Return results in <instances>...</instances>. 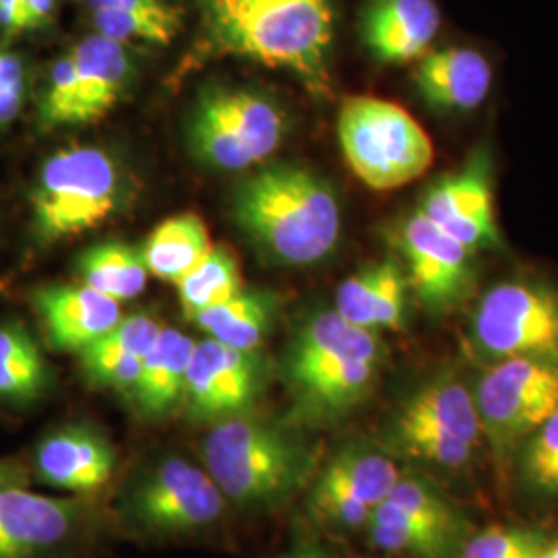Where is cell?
Segmentation results:
<instances>
[{"label":"cell","mask_w":558,"mask_h":558,"mask_svg":"<svg viewBox=\"0 0 558 558\" xmlns=\"http://www.w3.org/2000/svg\"><path fill=\"white\" fill-rule=\"evenodd\" d=\"M207 40L221 54L283 69L329 92L336 0H209Z\"/></svg>","instance_id":"1"},{"label":"cell","mask_w":558,"mask_h":558,"mask_svg":"<svg viewBox=\"0 0 558 558\" xmlns=\"http://www.w3.org/2000/svg\"><path fill=\"white\" fill-rule=\"evenodd\" d=\"M383 359L380 333L360 329L336 311L304 320L286 356L294 422L327 426L345 418L371 396Z\"/></svg>","instance_id":"2"},{"label":"cell","mask_w":558,"mask_h":558,"mask_svg":"<svg viewBox=\"0 0 558 558\" xmlns=\"http://www.w3.org/2000/svg\"><path fill=\"white\" fill-rule=\"evenodd\" d=\"M234 216L260 246L286 265H313L338 246L341 207L333 189L300 166H271L244 180Z\"/></svg>","instance_id":"3"},{"label":"cell","mask_w":558,"mask_h":558,"mask_svg":"<svg viewBox=\"0 0 558 558\" xmlns=\"http://www.w3.org/2000/svg\"><path fill=\"white\" fill-rule=\"evenodd\" d=\"M201 453L226 500L246 509L278 507L315 468L313 449L292 426L248 414L211 424Z\"/></svg>","instance_id":"4"},{"label":"cell","mask_w":558,"mask_h":558,"mask_svg":"<svg viewBox=\"0 0 558 558\" xmlns=\"http://www.w3.org/2000/svg\"><path fill=\"white\" fill-rule=\"evenodd\" d=\"M474 389L453 371H439L405 399L385 428L383 449L424 470L458 474L484 445Z\"/></svg>","instance_id":"5"},{"label":"cell","mask_w":558,"mask_h":558,"mask_svg":"<svg viewBox=\"0 0 558 558\" xmlns=\"http://www.w3.org/2000/svg\"><path fill=\"white\" fill-rule=\"evenodd\" d=\"M338 137L352 172L375 191L405 186L435 161V145L418 120L383 98L354 96L343 101Z\"/></svg>","instance_id":"6"},{"label":"cell","mask_w":558,"mask_h":558,"mask_svg":"<svg viewBox=\"0 0 558 558\" xmlns=\"http://www.w3.org/2000/svg\"><path fill=\"white\" fill-rule=\"evenodd\" d=\"M29 201L41 242L80 236L117 214L122 201L119 166L100 147L60 149L44 163Z\"/></svg>","instance_id":"7"},{"label":"cell","mask_w":558,"mask_h":558,"mask_svg":"<svg viewBox=\"0 0 558 558\" xmlns=\"http://www.w3.org/2000/svg\"><path fill=\"white\" fill-rule=\"evenodd\" d=\"M465 341L482 364L505 359L558 364V288L534 278L490 286L470 317Z\"/></svg>","instance_id":"8"},{"label":"cell","mask_w":558,"mask_h":558,"mask_svg":"<svg viewBox=\"0 0 558 558\" xmlns=\"http://www.w3.org/2000/svg\"><path fill=\"white\" fill-rule=\"evenodd\" d=\"M484 440L499 458L519 447L558 412V364L538 359H505L484 364L474 387Z\"/></svg>","instance_id":"9"},{"label":"cell","mask_w":558,"mask_h":558,"mask_svg":"<svg viewBox=\"0 0 558 558\" xmlns=\"http://www.w3.org/2000/svg\"><path fill=\"white\" fill-rule=\"evenodd\" d=\"M283 126V114L274 101L244 89H216L197 104L189 140L205 163L246 170L278 149Z\"/></svg>","instance_id":"10"},{"label":"cell","mask_w":558,"mask_h":558,"mask_svg":"<svg viewBox=\"0 0 558 558\" xmlns=\"http://www.w3.org/2000/svg\"><path fill=\"white\" fill-rule=\"evenodd\" d=\"M226 507L228 500L209 472L174 456L141 474L122 509L141 532L182 536L216 525Z\"/></svg>","instance_id":"11"},{"label":"cell","mask_w":558,"mask_h":558,"mask_svg":"<svg viewBox=\"0 0 558 558\" xmlns=\"http://www.w3.org/2000/svg\"><path fill=\"white\" fill-rule=\"evenodd\" d=\"M401 474L398 459L383 447L352 442L323 465L311 486L308 511L323 525L359 532Z\"/></svg>","instance_id":"12"},{"label":"cell","mask_w":558,"mask_h":558,"mask_svg":"<svg viewBox=\"0 0 558 558\" xmlns=\"http://www.w3.org/2000/svg\"><path fill=\"white\" fill-rule=\"evenodd\" d=\"M89 499L0 490V558H69L89 525Z\"/></svg>","instance_id":"13"},{"label":"cell","mask_w":558,"mask_h":558,"mask_svg":"<svg viewBox=\"0 0 558 558\" xmlns=\"http://www.w3.org/2000/svg\"><path fill=\"white\" fill-rule=\"evenodd\" d=\"M418 211L476 255L499 248L502 239L490 154L478 147L458 170L435 180L420 201Z\"/></svg>","instance_id":"14"},{"label":"cell","mask_w":558,"mask_h":558,"mask_svg":"<svg viewBox=\"0 0 558 558\" xmlns=\"http://www.w3.org/2000/svg\"><path fill=\"white\" fill-rule=\"evenodd\" d=\"M399 248L410 288L428 313L447 315L470 296L476 279V253L442 232L418 209L401 223Z\"/></svg>","instance_id":"15"},{"label":"cell","mask_w":558,"mask_h":558,"mask_svg":"<svg viewBox=\"0 0 558 558\" xmlns=\"http://www.w3.org/2000/svg\"><path fill=\"white\" fill-rule=\"evenodd\" d=\"M260 385L263 368L257 352H242L205 338L195 343L182 405L189 418L218 424L248 414Z\"/></svg>","instance_id":"16"},{"label":"cell","mask_w":558,"mask_h":558,"mask_svg":"<svg viewBox=\"0 0 558 558\" xmlns=\"http://www.w3.org/2000/svg\"><path fill=\"white\" fill-rule=\"evenodd\" d=\"M114 445L89 424H62L41 437L27 459L32 478L66 495L89 497L117 472Z\"/></svg>","instance_id":"17"},{"label":"cell","mask_w":558,"mask_h":558,"mask_svg":"<svg viewBox=\"0 0 558 558\" xmlns=\"http://www.w3.org/2000/svg\"><path fill=\"white\" fill-rule=\"evenodd\" d=\"M440 27L437 0H366L360 36L373 59L399 66L418 62L433 50Z\"/></svg>","instance_id":"18"},{"label":"cell","mask_w":558,"mask_h":558,"mask_svg":"<svg viewBox=\"0 0 558 558\" xmlns=\"http://www.w3.org/2000/svg\"><path fill=\"white\" fill-rule=\"evenodd\" d=\"M414 87L428 108L440 114L474 112L486 101L495 71L488 57L472 46H442L416 62Z\"/></svg>","instance_id":"19"},{"label":"cell","mask_w":558,"mask_h":558,"mask_svg":"<svg viewBox=\"0 0 558 558\" xmlns=\"http://www.w3.org/2000/svg\"><path fill=\"white\" fill-rule=\"evenodd\" d=\"M32 304L40 317L50 348L62 352L80 354L122 319L120 302L85 283L41 286L34 290Z\"/></svg>","instance_id":"20"},{"label":"cell","mask_w":558,"mask_h":558,"mask_svg":"<svg viewBox=\"0 0 558 558\" xmlns=\"http://www.w3.org/2000/svg\"><path fill=\"white\" fill-rule=\"evenodd\" d=\"M410 290V279L399 260H379L339 286L333 311L366 331H399L405 325Z\"/></svg>","instance_id":"21"},{"label":"cell","mask_w":558,"mask_h":558,"mask_svg":"<svg viewBox=\"0 0 558 558\" xmlns=\"http://www.w3.org/2000/svg\"><path fill=\"white\" fill-rule=\"evenodd\" d=\"M77 75V124L104 119L119 104L129 81L133 60L126 46L100 34H92L71 50Z\"/></svg>","instance_id":"22"},{"label":"cell","mask_w":558,"mask_h":558,"mask_svg":"<svg viewBox=\"0 0 558 558\" xmlns=\"http://www.w3.org/2000/svg\"><path fill=\"white\" fill-rule=\"evenodd\" d=\"M160 323L147 315H129L85 350H81V368L94 385L131 393L140 379L145 354L160 338Z\"/></svg>","instance_id":"23"},{"label":"cell","mask_w":558,"mask_h":558,"mask_svg":"<svg viewBox=\"0 0 558 558\" xmlns=\"http://www.w3.org/2000/svg\"><path fill=\"white\" fill-rule=\"evenodd\" d=\"M195 343V339L179 329H161L160 338L143 359L140 379L131 391V398L145 418H166L182 405Z\"/></svg>","instance_id":"24"},{"label":"cell","mask_w":558,"mask_h":558,"mask_svg":"<svg viewBox=\"0 0 558 558\" xmlns=\"http://www.w3.org/2000/svg\"><path fill=\"white\" fill-rule=\"evenodd\" d=\"M52 383L40 343L20 320L0 323V408L29 410L46 398Z\"/></svg>","instance_id":"25"},{"label":"cell","mask_w":558,"mask_h":558,"mask_svg":"<svg viewBox=\"0 0 558 558\" xmlns=\"http://www.w3.org/2000/svg\"><path fill=\"white\" fill-rule=\"evenodd\" d=\"M96 34L129 44L168 46L182 29V13L166 0H85Z\"/></svg>","instance_id":"26"},{"label":"cell","mask_w":558,"mask_h":558,"mask_svg":"<svg viewBox=\"0 0 558 558\" xmlns=\"http://www.w3.org/2000/svg\"><path fill=\"white\" fill-rule=\"evenodd\" d=\"M276 311L271 294L242 288L232 299L203 308L191 320L207 338L242 352H257L274 325Z\"/></svg>","instance_id":"27"},{"label":"cell","mask_w":558,"mask_h":558,"mask_svg":"<svg viewBox=\"0 0 558 558\" xmlns=\"http://www.w3.org/2000/svg\"><path fill=\"white\" fill-rule=\"evenodd\" d=\"M211 246L205 221L195 214H180L156 226L141 248V257L149 276L177 283Z\"/></svg>","instance_id":"28"},{"label":"cell","mask_w":558,"mask_h":558,"mask_svg":"<svg viewBox=\"0 0 558 558\" xmlns=\"http://www.w3.org/2000/svg\"><path fill=\"white\" fill-rule=\"evenodd\" d=\"M368 542L383 555L405 558H456L463 542L437 532L380 502L364 527Z\"/></svg>","instance_id":"29"},{"label":"cell","mask_w":558,"mask_h":558,"mask_svg":"<svg viewBox=\"0 0 558 558\" xmlns=\"http://www.w3.org/2000/svg\"><path fill=\"white\" fill-rule=\"evenodd\" d=\"M80 276L81 283L122 304L140 296L149 271L137 248L124 242H104L81 255Z\"/></svg>","instance_id":"30"},{"label":"cell","mask_w":558,"mask_h":558,"mask_svg":"<svg viewBox=\"0 0 558 558\" xmlns=\"http://www.w3.org/2000/svg\"><path fill=\"white\" fill-rule=\"evenodd\" d=\"M180 306L186 319H193L203 308L232 299L242 290L239 260L226 246L211 251L177 283Z\"/></svg>","instance_id":"31"},{"label":"cell","mask_w":558,"mask_h":558,"mask_svg":"<svg viewBox=\"0 0 558 558\" xmlns=\"http://www.w3.org/2000/svg\"><path fill=\"white\" fill-rule=\"evenodd\" d=\"M383 502L451 538L465 539V519L428 480L403 472Z\"/></svg>","instance_id":"32"},{"label":"cell","mask_w":558,"mask_h":558,"mask_svg":"<svg viewBox=\"0 0 558 558\" xmlns=\"http://www.w3.org/2000/svg\"><path fill=\"white\" fill-rule=\"evenodd\" d=\"M521 486L539 500H558V412L515 453Z\"/></svg>","instance_id":"33"},{"label":"cell","mask_w":558,"mask_h":558,"mask_svg":"<svg viewBox=\"0 0 558 558\" xmlns=\"http://www.w3.org/2000/svg\"><path fill=\"white\" fill-rule=\"evenodd\" d=\"M546 544V534L538 530L490 525L463 539L458 558H534Z\"/></svg>","instance_id":"34"},{"label":"cell","mask_w":558,"mask_h":558,"mask_svg":"<svg viewBox=\"0 0 558 558\" xmlns=\"http://www.w3.org/2000/svg\"><path fill=\"white\" fill-rule=\"evenodd\" d=\"M77 75L71 52L60 57L48 75L40 104V124L46 129L77 124Z\"/></svg>","instance_id":"35"},{"label":"cell","mask_w":558,"mask_h":558,"mask_svg":"<svg viewBox=\"0 0 558 558\" xmlns=\"http://www.w3.org/2000/svg\"><path fill=\"white\" fill-rule=\"evenodd\" d=\"M27 92L23 60L9 50H0V129L17 119Z\"/></svg>","instance_id":"36"},{"label":"cell","mask_w":558,"mask_h":558,"mask_svg":"<svg viewBox=\"0 0 558 558\" xmlns=\"http://www.w3.org/2000/svg\"><path fill=\"white\" fill-rule=\"evenodd\" d=\"M57 0H0V27L7 36L38 29L52 17Z\"/></svg>","instance_id":"37"},{"label":"cell","mask_w":558,"mask_h":558,"mask_svg":"<svg viewBox=\"0 0 558 558\" xmlns=\"http://www.w3.org/2000/svg\"><path fill=\"white\" fill-rule=\"evenodd\" d=\"M32 480V472L27 461L20 458H0V490L27 486Z\"/></svg>","instance_id":"38"},{"label":"cell","mask_w":558,"mask_h":558,"mask_svg":"<svg viewBox=\"0 0 558 558\" xmlns=\"http://www.w3.org/2000/svg\"><path fill=\"white\" fill-rule=\"evenodd\" d=\"M281 558H333L315 542H300Z\"/></svg>","instance_id":"39"},{"label":"cell","mask_w":558,"mask_h":558,"mask_svg":"<svg viewBox=\"0 0 558 558\" xmlns=\"http://www.w3.org/2000/svg\"><path fill=\"white\" fill-rule=\"evenodd\" d=\"M548 550H550L553 558H558V539H555V542H548Z\"/></svg>","instance_id":"40"}]
</instances>
